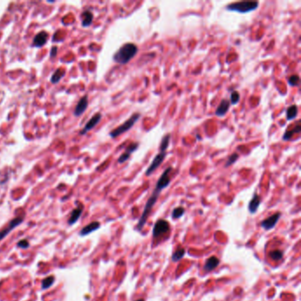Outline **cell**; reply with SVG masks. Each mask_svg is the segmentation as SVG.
I'll use <instances>...</instances> for the list:
<instances>
[{
    "mask_svg": "<svg viewBox=\"0 0 301 301\" xmlns=\"http://www.w3.org/2000/svg\"><path fill=\"white\" fill-rule=\"evenodd\" d=\"M230 106H231V103H230V101L229 100H227V99H223L221 101V103L220 104L218 105V107L216 110V116L217 117H223V116H225L226 113L229 111V110H230Z\"/></svg>",
    "mask_w": 301,
    "mask_h": 301,
    "instance_id": "obj_12",
    "label": "cell"
},
{
    "mask_svg": "<svg viewBox=\"0 0 301 301\" xmlns=\"http://www.w3.org/2000/svg\"><path fill=\"white\" fill-rule=\"evenodd\" d=\"M169 142H170V134L166 133L164 136L162 138V141L159 146V152H166L169 146Z\"/></svg>",
    "mask_w": 301,
    "mask_h": 301,
    "instance_id": "obj_21",
    "label": "cell"
},
{
    "mask_svg": "<svg viewBox=\"0 0 301 301\" xmlns=\"http://www.w3.org/2000/svg\"><path fill=\"white\" fill-rule=\"evenodd\" d=\"M83 209H84V206H83L82 204H80L78 207L74 208V209L72 211L70 217H69V219H68V224H69V225L74 224L76 222L79 220V218H80L81 214H82V212H83Z\"/></svg>",
    "mask_w": 301,
    "mask_h": 301,
    "instance_id": "obj_14",
    "label": "cell"
},
{
    "mask_svg": "<svg viewBox=\"0 0 301 301\" xmlns=\"http://www.w3.org/2000/svg\"><path fill=\"white\" fill-rule=\"evenodd\" d=\"M139 146H140V143H139V142H132V143L126 148V151L118 157V163H119V164L126 163V162L130 158L131 154L138 149Z\"/></svg>",
    "mask_w": 301,
    "mask_h": 301,
    "instance_id": "obj_9",
    "label": "cell"
},
{
    "mask_svg": "<svg viewBox=\"0 0 301 301\" xmlns=\"http://www.w3.org/2000/svg\"><path fill=\"white\" fill-rule=\"evenodd\" d=\"M101 118H102V114L101 113H96V114H94V116L92 117V118H90L89 120L88 121V123L85 125V126L83 127V129L80 131V135H84L86 134L88 132H89L90 130H92L93 128H94L99 122H100V120H101Z\"/></svg>",
    "mask_w": 301,
    "mask_h": 301,
    "instance_id": "obj_10",
    "label": "cell"
},
{
    "mask_svg": "<svg viewBox=\"0 0 301 301\" xmlns=\"http://www.w3.org/2000/svg\"><path fill=\"white\" fill-rule=\"evenodd\" d=\"M54 282H55V277L53 276L44 278L42 282V290H47L54 283Z\"/></svg>",
    "mask_w": 301,
    "mask_h": 301,
    "instance_id": "obj_25",
    "label": "cell"
},
{
    "mask_svg": "<svg viewBox=\"0 0 301 301\" xmlns=\"http://www.w3.org/2000/svg\"><path fill=\"white\" fill-rule=\"evenodd\" d=\"M135 301H145V300H144L143 298H140V299H137V300H135Z\"/></svg>",
    "mask_w": 301,
    "mask_h": 301,
    "instance_id": "obj_32",
    "label": "cell"
},
{
    "mask_svg": "<svg viewBox=\"0 0 301 301\" xmlns=\"http://www.w3.org/2000/svg\"><path fill=\"white\" fill-rule=\"evenodd\" d=\"M281 213L280 212H277L273 215H271L270 217H268V218L264 219L261 223V226L263 228L264 230L266 231H269V230H272L274 227L276 226V224L277 223L278 220L280 219L281 217Z\"/></svg>",
    "mask_w": 301,
    "mask_h": 301,
    "instance_id": "obj_8",
    "label": "cell"
},
{
    "mask_svg": "<svg viewBox=\"0 0 301 301\" xmlns=\"http://www.w3.org/2000/svg\"><path fill=\"white\" fill-rule=\"evenodd\" d=\"M49 35L46 31H41L34 37L33 39V46L35 47H42L46 42H47Z\"/></svg>",
    "mask_w": 301,
    "mask_h": 301,
    "instance_id": "obj_13",
    "label": "cell"
},
{
    "mask_svg": "<svg viewBox=\"0 0 301 301\" xmlns=\"http://www.w3.org/2000/svg\"><path fill=\"white\" fill-rule=\"evenodd\" d=\"M185 208L183 207H178L173 209V211L171 213V217L173 219H179L181 217H183L185 214Z\"/></svg>",
    "mask_w": 301,
    "mask_h": 301,
    "instance_id": "obj_26",
    "label": "cell"
},
{
    "mask_svg": "<svg viewBox=\"0 0 301 301\" xmlns=\"http://www.w3.org/2000/svg\"><path fill=\"white\" fill-rule=\"evenodd\" d=\"M268 255L270 259H272L273 261H280L283 257V252L282 250H274V251H270Z\"/></svg>",
    "mask_w": 301,
    "mask_h": 301,
    "instance_id": "obj_24",
    "label": "cell"
},
{
    "mask_svg": "<svg viewBox=\"0 0 301 301\" xmlns=\"http://www.w3.org/2000/svg\"><path fill=\"white\" fill-rule=\"evenodd\" d=\"M65 74H66V71H64L62 68L56 69V72L53 73V75L51 78V81L52 84H56L57 82H59Z\"/></svg>",
    "mask_w": 301,
    "mask_h": 301,
    "instance_id": "obj_22",
    "label": "cell"
},
{
    "mask_svg": "<svg viewBox=\"0 0 301 301\" xmlns=\"http://www.w3.org/2000/svg\"><path fill=\"white\" fill-rule=\"evenodd\" d=\"M81 19H82V21H81L82 26L85 27V28H87V27H89L90 25L92 24V21H93V19H94V15L89 10H86L81 14Z\"/></svg>",
    "mask_w": 301,
    "mask_h": 301,
    "instance_id": "obj_19",
    "label": "cell"
},
{
    "mask_svg": "<svg viewBox=\"0 0 301 301\" xmlns=\"http://www.w3.org/2000/svg\"><path fill=\"white\" fill-rule=\"evenodd\" d=\"M161 192H162L161 189L155 187V190L153 191V193L151 194L150 197L148 198V202H147L146 203V206L144 207V210L142 212V215H141V218L139 219V222H138V223H137V231H141L142 228L144 227L147 220H148V216H149V214H150L151 210H152V208L155 206V204L156 203V202H157V200H158V197H159V195H160Z\"/></svg>",
    "mask_w": 301,
    "mask_h": 301,
    "instance_id": "obj_2",
    "label": "cell"
},
{
    "mask_svg": "<svg viewBox=\"0 0 301 301\" xmlns=\"http://www.w3.org/2000/svg\"><path fill=\"white\" fill-rule=\"evenodd\" d=\"M23 221L24 217H15L13 219H12V220L8 223V226L5 227L4 230H1V231H0V241L2 239H4L5 237L13 230L14 228H16V227L20 225V224L23 223Z\"/></svg>",
    "mask_w": 301,
    "mask_h": 301,
    "instance_id": "obj_7",
    "label": "cell"
},
{
    "mask_svg": "<svg viewBox=\"0 0 301 301\" xmlns=\"http://www.w3.org/2000/svg\"><path fill=\"white\" fill-rule=\"evenodd\" d=\"M56 53H57V47L56 46H53L51 50V53H50V56L51 57H54L56 56Z\"/></svg>",
    "mask_w": 301,
    "mask_h": 301,
    "instance_id": "obj_31",
    "label": "cell"
},
{
    "mask_svg": "<svg viewBox=\"0 0 301 301\" xmlns=\"http://www.w3.org/2000/svg\"><path fill=\"white\" fill-rule=\"evenodd\" d=\"M300 131V121H298V122L296 123V126H294V127H292L291 130H286V131L284 132L283 135H282V140L285 141H290L295 133H299Z\"/></svg>",
    "mask_w": 301,
    "mask_h": 301,
    "instance_id": "obj_18",
    "label": "cell"
},
{
    "mask_svg": "<svg viewBox=\"0 0 301 301\" xmlns=\"http://www.w3.org/2000/svg\"><path fill=\"white\" fill-rule=\"evenodd\" d=\"M140 118H141V113L135 112L134 114H132V116L128 118L126 122L123 123L122 125H120V126L117 127V128L113 129L112 131L110 132V136L111 137V138H117V137H118L119 135L123 134L124 132L129 131V130L136 124L137 121L139 120Z\"/></svg>",
    "mask_w": 301,
    "mask_h": 301,
    "instance_id": "obj_4",
    "label": "cell"
},
{
    "mask_svg": "<svg viewBox=\"0 0 301 301\" xmlns=\"http://www.w3.org/2000/svg\"><path fill=\"white\" fill-rule=\"evenodd\" d=\"M88 105H89V97L88 95L86 94L84 96H82L81 99L78 102V104L76 105L75 109H74V116L75 117H80L81 116L84 111L88 108Z\"/></svg>",
    "mask_w": 301,
    "mask_h": 301,
    "instance_id": "obj_11",
    "label": "cell"
},
{
    "mask_svg": "<svg viewBox=\"0 0 301 301\" xmlns=\"http://www.w3.org/2000/svg\"><path fill=\"white\" fill-rule=\"evenodd\" d=\"M239 100H240V94L239 91H233V92H231V100H229V101H230V103H231V104H232V105H236V104L239 102Z\"/></svg>",
    "mask_w": 301,
    "mask_h": 301,
    "instance_id": "obj_29",
    "label": "cell"
},
{
    "mask_svg": "<svg viewBox=\"0 0 301 301\" xmlns=\"http://www.w3.org/2000/svg\"><path fill=\"white\" fill-rule=\"evenodd\" d=\"M17 246L22 249H27L29 247V243L27 239H21L17 243Z\"/></svg>",
    "mask_w": 301,
    "mask_h": 301,
    "instance_id": "obj_30",
    "label": "cell"
},
{
    "mask_svg": "<svg viewBox=\"0 0 301 301\" xmlns=\"http://www.w3.org/2000/svg\"><path fill=\"white\" fill-rule=\"evenodd\" d=\"M220 263V260L218 259L216 256H211L210 258L206 261V262L204 264V267L203 269L205 272H210L212 270H214L215 268H217V266Z\"/></svg>",
    "mask_w": 301,
    "mask_h": 301,
    "instance_id": "obj_17",
    "label": "cell"
},
{
    "mask_svg": "<svg viewBox=\"0 0 301 301\" xmlns=\"http://www.w3.org/2000/svg\"><path fill=\"white\" fill-rule=\"evenodd\" d=\"M139 49L135 43L126 42L123 44L113 55V60L119 65H126L136 56Z\"/></svg>",
    "mask_w": 301,
    "mask_h": 301,
    "instance_id": "obj_1",
    "label": "cell"
},
{
    "mask_svg": "<svg viewBox=\"0 0 301 301\" xmlns=\"http://www.w3.org/2000/svg\"><path fill=\"white\" fill-rule=\"evenodd\" d=\"M288 83L292 87H298L299 84V76L298 74L291 75L288 79Z\"/></svg>",
    "mask_w": 301,
    "mask_h": 301,
    "instance_id": "obj_28",
    "label": "cell"
},
{
    "mask_svg": "<svg viewBox=\"0 0 301 301\" xmlns=\"http://www.w3.org/2000/svg\"><path fill=\"white\" fill-rule=\"evenodd\" d=\"M165 158H166V152H159L157 155H155L145 172V175L147 177H149L155 169H158L160 167V165L163 164V162L165 160Z\"/></svg>",
    "mask_w": 301,
    "mask_h": 301,
    "instance_id": "obj_5",
    "label": "cell"
},
{
    "mask_svg": "<svg viewBox=\"0 0 301 301\" xmlns=\"http://www.w3.org/2000/svg\"><path fill=\"white\" fill-rule=\"evenodd\" d=\"M239 155L238 153H233L232 155H231L229 157H228V159L226 161L225 164H224V167H229V166H231V165L234 164L236 163V161L239 159Z\"/></svg>",
    "mask_w": 301,
    "mask_h": 301,
    "instance_id": "obj_27",
    "label": "cell"
},
{
    "mask_svg": "<svg viewBox=\"0 0 301 301\" xmlns=\"http://www.w3.org/2000/svg\"><path fill=\"white\" fill-rule=\"evenodd\" d=\"M169 223L166 220L160 219L155 223V226L153 228V236L154 238H158L160 236L164 235L166 232L169 231Z\"/></svg>",
    "mask_w": 301,
    "mask_h": 301,
    "instance_id": "obj_6",
    "label": "cell"
},
{
    "mask_svg": "<svg viewBox=\"0 0 301 301\" xmlns=\"http://www.w3.org/2000/svg\"><path fill=\"white\" fill-rule=\"evenodd\" d=\"M261 203V199L260 197V195L256 193H254V196L251 199L249 204H248V210H249L250 213L251 214H255L258 210Z\"/></svg>",
    "mask_w": 301,
    "mask_h": 301,
    "instance_id": "obj_15",
    "label": "cell"
},
{
    "mask_svg": "<svg viewBox=\"0 0 301 301\" xmlns=\"http://www.w3.org/2000/svg\"><path fill=\"white\" fill-rule=\"evenodd\" d=\"M298 108L295 104H292L290 107H288L286 110V118L287 120H292L295 119L298 116Z\"/></svg>",
    "mask_w": 301,
    "mask_h": 301,
    "instance_id": "obj_20",
    "label": "cell"
},
{
    "mask_svg": "<svg viewBox=\"0 0 301 301\" xmlns=\"http://www.w3.org/2000/svg\"><path fill=\"white\" fill-rule=\"evenodd\" d=\"M185 248L179 246V248L172 254V256H171L172 261H173L174 262H178V261H179L180 260L183 258L184 256H185Z\"/></svg>",
    "mask_w": 301,
    "mask_h": 301,
    "instance_id": "obj_23",
    "label": "cell"
},
{
    "mask_svg": "<svg viewBox=\"0 0 301 301\" xmlns=\"http://www.w3.org/2000/svg\"><path fill=\"white\" fill-rule=\"evenodd\" d=\"M259 7L258 1H241L235 2L226 5L225 9L231 12H237L239 13H247L255 11Z\"/></svg>",
    "mask_w": 301,
    "mask_h": 301,
    "instance_id": "obj_3",
    "label": "cell"
},
{
    "mask_svg": "<svg viewBox=\"0 0 301 301\" xmlns=\"http://www.w3.org/2000/svg\"><path fill=\"white\" fill-rule=\"evenodd\" d=\"M100 223L97 221H94V222H91L90 223H89L88 225L84 226L82 229H81V231H80V236H87L90 234V233H92L93 231H95L96 230H98L99 228H100Z\"/></svg>",
    "mask_w": 301,
    "mask_h": 301,
    "instance_id": "obj_16",
    "label": "cell"
}]
</instances>
